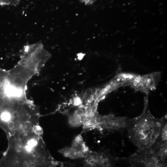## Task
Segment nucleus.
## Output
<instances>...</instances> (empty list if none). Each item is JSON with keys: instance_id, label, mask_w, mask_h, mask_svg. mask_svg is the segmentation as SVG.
Masks as SVG:
<instances>
[{"instance_id": "nucleus-2", "label": "nucleus", "mask_w": 167, "mask_h": 167, "mask_svg": "<svg viewBox=\"0 0 167 167\" xmlns=\"http://www.w3.org/2000/svg\"><path fill=\"white\" fill-rule=\"evenodd\" d=\"M51 57L40 42L25 46L22 50L20 60L12 69L19 77L29 81L39 75L40 71Z\"/></svg>"}, {"instance_id": "nucleus-1", "label": "nucleus", "mask_w": 167, "mask_h": 167, "mask_svg": "<svg viewBox=\"0 0 167 167\" xmlns=\"http://www.w3.org/2000/svg\"><path fill=\"white\" fill-rule=\"evenodd\" d=\"M166 125L164 118H155L145 111L130 120L127 126L130 140L140 149L144 150L153 145Z\"/></svg>"}, {"instance_id": "nucleus-3", "label": "nucleus", "mask_w": 167, "mask_h": 167, "mask_svg": "<svg viewBox=\"0 0 167 167\" xmlns=\"http://www.w3.org/2000/svg\"><path fill=\"white\" fill-rule=\"evenodd\" d=\"M20 1L21 0H9L8 5H17Z\"/></svg>"}]
</instances>
